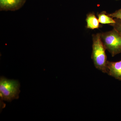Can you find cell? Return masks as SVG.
I'll return each mask as SVG.
<instances>
[{"mask_svg":"<svg viewBox=\"0 0 121 121\" xmlns=\"http://www.w3.org/2000/svg\"><path fill=\"white\" fill-rule=\"evenodd\" d=\"M86 21L87 28L93 30L99 29L101 27L98 19L94 13H90L87 15Z\"/></svg>","mask_w":121,"mask_h":121,"instance_id":"6","label":"cell"},{"mask_svg":"<svg viewBox=\"0 0 121 121\" xmlns=\"http://www.w3.org/2000/svg\"><path fill=\"white\" fill-rule=\"evenodd\" d=\"M20 83L17 80L7 79L4 77L0 78V101L11 102L18 99L20 92Z\"/></svg>","mask_w":121,"mask_h":121,"instance_id":"2","label":"cell"},{"mask_svg":"<svg viewBox=\"0 0 121 121\" xmlns=\"http://www.w3.org/2000/svg\"><path fill=\"white\" fill-rule=\"evenodd\" d=\"M26 0H0V11H15L20 9Z\"/></svg>","mask_w":121,"mask_h":121,"instance_id":"4","label":"cell"},{"mask_svg":"<svg viewBox=\"0 0 121 121\" xmlns=\"http://www.w3.org/2000/svg\"><path fill=\"white\" fill-rule=\"evenodd\" d=\"M92 40L91 59L96 69L106 73L107 56L105 48L101 39V33L92 35Z\"/></svg>","mask_w":121,"mask_h":121,"instance_id":"1","label":"cell"},{"mask_svg":"<svg viewBox=\"0 0 121 121\" xmlns=\"http://www.w3.org/2000/svg\"><path fill=\"white\" fill-rule=\"evenodd\" d=\"M115 23L110 25L113 27V28L117 30L121 35V19L117 18H114Z\"/></svg>","mask_w":121,"mask_h":121,"instance_id":"8","label":"cell"},{"mask_svg":"<svg viewBox=\"0 0 121 121\" xmlns=\"http://www.w3.org/2000/svg\"><path fill=\"white\" fill-rule=\"evenodd\" d=\"M101 37L106 50L113 57L121 53V35L113 28L112 30L101 33Z\"/></svg>","mask_w":121,"mask_h":121,"instance_id":"3","label":"cell"},{"mask_svg":"<svg viewBox=\"0 0 121 121\" xmlns=\"http://www.w3.org/2000/svg\"><path fill=\"white\" fill-rule=\"evenodd\" d=\"M116 0V1H119V0Z\"/></svg>","mask_w":121,"mask_h":121,"instance_id":"10","label":"cell"},{"mask_svg":"<svg viewBox=\"0 0 121 121\" xmlns=\"http://www.w3.org/2000/svg\"><path fill=\"white\" fill-rule=\"evenodd\" d=\"M108 15L113 18L121 19V8L115 11L113 13H108Z\"/></svg>","mask_w":121,"mask_h":121,"instance_id":"9","label":"cell"},{"mask_svg":"<svg viewBox=\"0 0 121 121\" xmlns=\"http://www.w3.org/2000/svg\"><path fill=\"white\" fill-rule=\"evenodd\" d=\"M106 73L117 80H121V60L117 62L107 60Z\"/></svg>","mask_w":121,"mask_h":121,"instance_id":"5","label":"cell"},{"mask_svg":"<svg viewBox=\"0 0 121 121\" xmlns=\"http://www.w3.org/2000/svg\"><path fill=\"white\" fill-rule=\"evenodd\" d=\"M97 16L100 23L108 24L110 25L115 23L114 18L110 16L106 11L101 12L98 14Z\"/></svg>","mask_w":121,"mask_h":121,"instance_id":"7","label":"cell"}]
</instances>
